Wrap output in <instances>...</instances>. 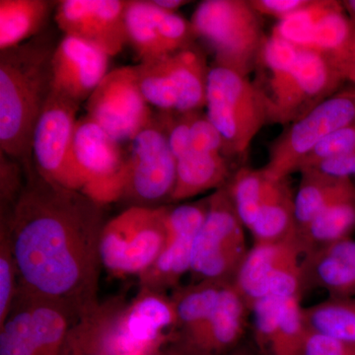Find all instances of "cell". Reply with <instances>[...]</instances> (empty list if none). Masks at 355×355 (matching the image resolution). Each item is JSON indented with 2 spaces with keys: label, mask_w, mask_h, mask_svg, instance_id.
<instances>
[{
  "label": "cell",
  "mask_w": 355,
  "mask_h": 355,
  "mask_svg": "<svg viewBox=\"0 0 355 355\" xmlns=\"http://www.w3.org/2000/svg\"><path fill=\"white\" fill-rule=\"evenodd\" d=\"M25 170L27 183L4 218L19 288L83 314L98 304L103 207L46 181L33 164Z\"/></svg>",
  "instance_id": "1"
},
{
  "label": "cell",
  "mask_w": 355,
  "mask_h": 355,
  "mask_svg": "<svg viewBox=\"0 0 355 355\" xmlns=\"http://www.w3.org/2000/svg\"><path fill=\"white\" fill-rule=\"evenodd\" d=\"M55 46L41 33L0 51V149L25 169L33 164V132L51 93Z\"/></svg>",
  "instance_id": "2"
},
{
  "label": "cell",
  "mask_w": 355,
  "mask_h": 355,
  "mask_svg": "<svg viewBox=\"0 0 355 355\" xmlns=\"http://www.w3.org/2000/svg\"><path fill=\"white\" fill-rule=\"evenodd\" d=\"M196 36L214 51V62L249 76L266 36L249 0H205L191 16Z\"/></svg>",
  "instance_id": "3"
},
{
  "label": "cell",
  "mask_w": 355,
  "mask_h": 355,
  "mask_svg": "<svg viewBox=\"0 0 355 355\" xmlns=\"http://www.w3.org/2000/svg\"><path fill=\"white\" fill-rule=\"evenodd\" d=\"M207 114L221 133L226 155H242L268 123V107L249 76L216 62L210 65Z\"/></svg>",
  "instance_id": "4"
},
{
  "label": "cell",
  "mask_w": 355,
  "mask_h": 355,
  "mask_svg": "<svg viewBox=\"0 0 355 355\" xmlns=\"http://www.w3.org/2000/svg\"><path fill=\"white\" fill-rule=\"evenodd\" d=\"M146 102L162 113L202 111L207 104L209 65L197 44L135 65Z\"/></svg>",
  "instance_id": "5"
},
{
  "label": "cell",
  "mask_w": 355,
  "mask_h": 355,
  "mask_svg": "<svg viewBox=\"0 0 355 355\" xmlns=\"http://www.w3.org/2000/svg\"><path fill=\"white\" fill-rule=\"evenodd\" d=\"M167 205H132L105 223L100 237L102 266L116 277L146 272L166 241Z\"/></svg>",
  "instance_id": "6"
},
{
  "label": "cell",
  "mask_w": 355,
  "mask_h": 355,
  "mask_svg": "<svg viewBox=\"0 0 355 355\" xmlns=\"http://www.w3.org/2000/svg\"><path fill=\"white\" fill-rule=\"evenodd\" d=\"M209 211L196 235L191 272L200 280L234 282L248 252L244 228L226 187L209 197Z\"/></svg>",
  "instance_id": "7"
},
{
  "label": "cell",
  "mask_w": 355,
  "mask_h": 355,
  "mask_svg": "<svg viewBox=\"0 0 355 355\" xmlns=\"http://www.w3.org/2000/svg\"><path fill=\"white\" fill-rule=\"evenodd\" d=\"M355 125V87L343 89L298 120L284 125L268 148L263 168L270 180L288 179L301 163L331 132Z\"/></svg>",
  "instance_id": "8"
},
{
  "label": "cell",
  "mask_w": 355,
  "mask_h": 355,
  "mask_svg": "<svg viewBox=\"0 0 355 355\" xmlns=\"http://www.w3.org/2000/svg\"><path fill=\"white\" fill-rule=\"evenodd\" d=\"M128 155L89 116L77 120L73 140V166L80 191L104 207L123 197Z\"/></svg>",
  "instance_id": "9"
},
{
  "label": "cell",
  "mask_w": 355,
  "mask_h": 355,
  "mask_svg": "<svg viewBox=\"0 0 355 355\" xmlns=\"http://www.w3.org/2000/svg\"><path fill=\"white\" fill-rule=\"evenodd\" d=\"M174 329L177 315L172 298L142 289L112 320L105 336L107 355H153L162 349Z\"/></svg>",
  "instance_id": "10"
},
{
  "label": "cell",
  "mask_w": 355,
  "mask_h": 355,
  "mask_svg": "<svg viewBox=\"0 0 355 355\" xmlns=\"http://www.w3.org/2000/svg\"><path fill=\"white\" fill-rule=\"evenodd\" d=\"M80 105L51 91L32 137L35 169L46 181L80 191L73 166V140Z\"/></svg>",
  "instance_id": "11"
},
{
  "label": "cell",
  "mask_w": 355,
  "mask_h": 355,
  "mask_svg": "<svg viewBox=\"0 0 355 355\" xmlns=\"http://www.w3.org/2000/svg\"><path fill=\"white\" fill-rule=\"evenodd\" d=\"M301 254L297 235L286 241L254 244L249 250L233 284L250 310L254 302L270 296H301Z\"/></svg>",
  "instance_id": "12"
},
{
  "label": "cell",
  "mask_w": 355,
  "mask_h": 355,
  "mask_svg": "<svg viewBox=\"0 0 355 355\" xmlns=\"http://www.w3.org/2000/svg\"><path fill=\"white\" fill-rule=\"evenodd\" d=\"M176 172L177 159L165 128L155 116L130 142L123 197L139 207H160L156 205L171 198Z\"/></svg>",
  "instance_id": "13"
},
{
  "label": "cell",
  "mask_w": 355,
  "mask_h": 355,
  "mask_svg": "<svg viewBox=\"0 0 355 355\" xmlns=\"http://www.w3.org/2000/svg\"><path fill=\"white\" fill-rule=\"evenodd\" d=\"M86 116L120 144L133 139L154 120L135 67L110 70L86 101Z\"/></svg>",
  "instance_id": "14"
},
{
  "label": "cell",
  "mask_w": 355,
  "mask_h": 355,
  "mask_svg": "<svg viewBox=\"0 0 355 355\" xmlns=\"http://www.w3.org/2000/svg\"><path fill=\"white\" fill-rule=\"evenodd\" d=\"M347 81L331 58L299 46L295 69L288 85L268 112V123L286 125L305 116L340 91Z\"/></svg>",
  "instance_id": "15"
},
{
  "label": "cell",
  "mask_w": 355,
  "mask_h": 355,
  "mask_svg": "<svg viewBox=\"0 0 355 355\" xmlns=\"http://www.w3.org/2000/svg\"><path fill=\"white\" fill-rule=\"evenodd\" d=\"M127 4L128 0H62L55 21L64 36L83 40L112 58L128 44Z\"/></svg>",
  "instance_id": "16"
},
{
  "label": "cell",
  "mask_w": 355,
  "mask_h": 355,
  "mask_svg": "<svg viewBox=\"0 0 355 355\" xmlns=\"http://www.w3.org/2000/svg\"><path fill=\"white\" fill-rule=\"evenodd\" d=\"M125 28L128 44L140 62L166 57L197 44L191 20L159 8L153 0H128Z\"/></svg>",
  "instance_id": "17"
},
{
  "label": "cell",
  "mask_w": 355,
  "mask_h": 355,
  "mask_svg": "<svg viewBox=\"0 0 355 355\" xmlns=\"http://www.w3.org/2000/svg\"><path fill=\"white\" fill-rule=\"evenodd\" d=\"M110 57L83 40L64 36L51 58V91L81 105L109 72Z\"/></svg>",
  "instance_id": "18"
},
{
  "label": "cell",
  "mask_w": 355,
  "mask_h": 355,
  "mask_svg": "<svg viewBox=\"0 0 355 355\" xmlns=\"http://www.w3.org/2000/svg\"><path fill=\"white\" fill-rule=\"evenodd\" d=\"M250 314L246 301L229 282L209 319L190 335L177 338L175 349L181 355H228L242 345Z\"/></svg>",
  "instance_id": "19"
},
{
  "label": "cell",
  "mask_w": 355,
  "mask_h": 355,
  "mask_svg": "<svg viewBox=\"0 0 355 355\" xmlns=\"http://www.w3.org/2000/svg\"><path fill=\"white\" fill-rule=\"evenodd\" d=\"M253 333L260 355H304L307 328L300 296L284 299L282 308L272 303L257 306Z\"/></svg>",
  "instance_id": "20"
},
{
  "label": "cell",
  "mask_w": 355,
  "mask_h": 355,
  "mask_svg": "<svg viewBox=\"0 0 355 355\" xmlns=\"http://www.w3.org/2000/svg\"><path fill=\"white\" fill-rule=\"evenodd\" d=\"M294 197L288 179L268 178L260 211L250 229L254 244L286 241L297 235Z\"/></svg>",
  "instance_id": "21"
},
{
  "label": "cell",
  "mask_w": 355,
  "mask_h": 355,
  "mask_svg": "<svg viewBox=\"0 0 355 355\" xmlns=\"http://www.w3.org/2000/svg\"><path fill=\"white\" fill-rule=\"evenodd\" d=\"M223 154L191 150L177 160L176 183L170 202H182L227 184L232 176Z\"/></svg>",
  "instance_id": "22"
},
{
  "label": "cell",
  "mask_w": 355,
  "mask_h": 355,
  "mask_svg": "<svg viewBox=\"0 0 355 355\" xmlns=\"http://www.w3.org/2000/svg\"><path fill=\"white\" fill-rule=\"evenodd\" d=\"M298 55L299 46L277 33L266 39L254 67L253 83L265 100L268 114L288 85Z\"/></svg>",
  "instance_id": "23"
},
{
  "label": "cell",
  "mask_w": 355,
  "mask_h": 355,
  "mask_svg": "<svg viewBox=\"0 0 355 355\" xmlns=\"http://www.w3.org/2000/svg\"><path fill=\"white\" fill-rule=\"evenodd\" d=\"M297 193L294 197L297 233L307 227L331 202L355 191L352 179H338L316 169H302Z\"/></svg>",
  "instance_id": "24"
},
{
  "label": "cell",
  "mask_w": 355,
  "mask_h": 355,
  "mask_svg": "<svg viewBox=\"0 0 355 355\" xmlns=\"http://www.w3.org/2000/svg\"><path fill=\"white\" fill-rule=\"evenodd\" d=\"M355 231V191L326 207L309 225L297 233L303 254L312 253L340 240Z\"/></svg>",
  "instance_id": "25"
},
{
  "label": "cell",
  "mask_w": 355,
  "mask_h": 355,
  "mask_svg": "<svg viewBox=\"0 0 355 355\" xmlns=\"http://www.w3.org/2000/svg\"><path fill=\"white\" fill-rule=\"evenodd\" d=\"M51 4L46 0H0V51L41 34Z\"/></svg>",
  "instance_id": "26"
},
{
  "label": "cell",
  "mask_w": 355,
  "mask_h": 355,
  "mask_svg": "<svg viewBox=\"0 0 355 355\" xmlns=\"http://www.w3.org/2000/svg\"><path fill=\"white\" fill-rule=\"evenodd\" d=\"M229 282L200 280L175 291L171 298L177 315V338L190 335L209 319Z\"/></svg>",
  "instance_id": "27"
},
{
  "label": "cell",
  "mask_w": 355,
  "mask_h": 355,
  "mask_svg": "<svg viewBox=\"0 0 355 355\" xmlns=\"http://www.w3.org/2000/svg\"><path fill=\"white\" fill-rule=\"evenodd\" d=\"M196 236L167 235L162 251L153 265L139 277L142 289L162 292L176 286L191 272V250Z\"/></svg>",
  "instance_id": "28"
},
{
  "label": "cell",
  "mask_w": 355,
  "mask_h": 355,
  "mask_svg": "<svg viewBox=\"0 0 355 355\" xmlns=\"http://www.w3.org/2000/svg\"><path fill=\"white\" fill-rule=\"evenodd\" d=\"M302 318L307 330L355 345V296L302 308Z\"/></svg>",
  "instance_id": "29"
},
{
  "label": "cell",
  "mask_w": 355,
  "mask_h": 355,
  "mask_svg": "<svg viewBox=\"0 0 355 355\" xmlns=\"http://www.w3.org/2000/svg\"><path fill=\"white\" fill-rule=\"evenodd\" d=\"M121 306L98 303L83 313L72 326L60 355H107L105 336Z\"/></svg>",
  "instance_id": "30"
},
{
  "label": "cell",
  "mask_w": 355,
  "mask_h": 355,
  "mask_svg": "<svg viewBox=\"0 0 355 355\" xmlns=\"http://www.w3.org/2000/svg\"><path fill=\"white\" fill-rule=\"evenodd\" d=\"M0 355H37L30 296L21 288L0 324Z\"/></svg>",
  "instance_id": "31"
},
{
  "label": "cell",
  "mask_w": 355,
  "mask_h": 355,
  "mask_svg": "<svg viewBox=\"0 0 355 355\" xmlns=\"http://www.w3.org/2000/svg\"><path fill=\"white\" fill-rule=\"evenodd\" d=\"M266 181L263 168L241 167L233 173L225 186L240 220L249 230L260 211Z\"/></svg>",
  "instance_id": "32"
},
{
  "label": "cell",
  "mask_w": 355,
  "mask_h": 355,
  "mask_svg": "<svg viewBox=\"0 0 355 355\" xmlns=\"http://www.w3.org/2000/svg\"><path fill=\"white\" fill-rule=\"evenodd\" d=\"M19 288L17 265L11 246L8 227L1 219L0 228V324L8 315Z\"/></svg>",
  "instance_id": "33"
},
{
  "label": "cell",
  "mask_w": 355,
  "mask_h": 355,
  "mask_svg": "<svg viewBox=\"0 0 355 355\" xmlns=\"http://www.w3.org/2000/svg\"><path fill=\"white\" fill-rule=\"evenodd\" d=\"M355 150V125L331 132L301 163L300 169H307L331 159L342 157Z\"/></svg>",
  "instance_id": "34"
},
{
  "label": "cell",
  "mask_w": 355,
  "mask_h": 355,
  "mask_svg": "<svg viewBox=\"0 0 355 355\" xmlns=\"http://www.w3.org/2000/svg\"><path fill=\"white\" fill-rule=\"evenodd\" d=\"M198 112L162 113L157 118L162 123L172 153L177 160L191 151V125Z\"/></svg>",
  "instance_id": "35"
},
{
  "label": "cell",
  "mask_w": 355,
  "mask_h": 355,
  "mask_svg": "<svg viewBox=\"0 0 355 355\" xmlns=\"http://www.w3.org/2000/svg\"><path fill=\"white\" fill-rule=\"evenodd\" d=\"M191 150L226 156L225 142L221 133L202 111L198 112L191 125Z\"/></svg>",
  "instance_id": "36"
},
{
  "label": "cell",
  "mask_w": 355,
  "mask_h": 355,
  "mask_svg": "<svg viewBox=\"0 0 355 355\" xmlns=\"http://www.w3.org/2000/svg\"><path fill=\"white\" fill-rule=\"evenodd\" d=\"M249 2L261 16H272L284 21L312 6L314 0H249Z\"/></svg>",
  "instance_id": "37"
},
{
  "label": "cell",
  "mask_w": 355,
  "mask_h": 355,
  "mask_svg": "<svg viewBox=\"0 0 355 355\" xmlns=\"http://www.w3.org/2000/svg\"><path fill=\"white\" fill-rule=\"evenodd\" d=\"M304 355H355V345L307 330Z\"/></svg>",
  "instance_id": "38"
},
{
  "label": "cell",
  "mask_w": 355,
  "mask_h": 355,
  "mask_svg": "<svg viewBox=\"0 0 355 355\" xmlns=\"http://www.w3.org/2000/svg\"><path fill=\"white\" fill-rule=\"evenodd\" d=\"M313 169L338 179L352 180V178H355V150L342 157L331 159L320 163L319 165L313 167Z\"/></svg>",
  "instance_id": "39"
},
{
  "label": "cell",
  "mask_w": 355,
  "mask_h": 355,
  "mask_svg": "<svg viewBox=\"0 0 355 355\" xmlns=\"http://www.w3.org/2000/svg\"><path fill=\"white\" fill-rule=\"evenodd\" d=\"M345 77L347 80L354 84L355 87V34L352 43L350 44L349 55L345 67Z\"/></svg>",
  "instance_id": "40"
},
{
  "label": "cell",
  "mask_w": 355,
  "mask_h": 355,
  "mask_svg": "<svg viewBox=\"0 0 355 355\" xmlns=\"http://www.w3.org/2000/svg\"><path fill=\"white\" fill-rule=\"evenodd\" d=\"M153 1L159 8L168 12H176L181 7L191 3V1H187V0H153Z\"/></svg>",
  "instance_id": "41"
},
{
  "label": "cell",
  "mask_w": 355,
  "mask_h": 355,
  "mask_svg": "<svg viewBox=\"0 0 355 355\" xmlns=\"http://www.w3.org/2000/svg\"><path fill=\"white\" fill-rule=\"evenodd\" d=\"M342 3L347 15L355 25V0H345V1H342Z\"/></svg>",
  "instance_id": "42"
},
{
  "label": "cell",
  "mask_w": 355,
  "mask_h": 355,
  "mask_svg": "<svg viewBox=\"0 0 355 355\" xmlns=\"http://www.w3.org/2000/svg\"><path fill=\"white\" fill-rule=\"evenodd\" d=\"M228 355H258V354L254 349H252L251 347H248V345H240L237 349L233 350Z\"/></svg>",
  "instance_id": "43"
},
{
  "label": "cell",
  "mask_w": 355,
  "mask_h": 355,
  "mask_svg": "<svg viewBox=\"0 0 355 355\" xmlns=\"http://www.w3.org/2000/svg\"><path fill=\"white\" fill-rule=\"evenodd\" d=\"M153 355H181L179 352L174 347L170 349H160Z\"/></svg>",
  "instance_id": "44"
},
{
  "label": "cell",
  "mask_w": 355,
  "mask_h": 355,
  "mask_svg": "<svg viewBox=\"0 0 355 355\" xmlns=\"http://www.w3.org/2000/svg\"><path fill=\"white\" fill-rule=\"evenodd\" d=\"M354 184H355V183H354Z\"/></svg>",
  "instance_id": "45"
}]
</instances>
